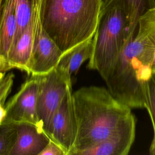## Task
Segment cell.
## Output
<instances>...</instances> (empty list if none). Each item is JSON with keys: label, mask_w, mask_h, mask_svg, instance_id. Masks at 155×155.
<instances>
[{"label": "cell", "mask_w": 155, "mask_h": 155, "mask_svg": "<svg viewBox=\"0 0 155 155\" xmlns=\"http://www.w3.org/2000/svg\"><path fill=\"white\" fill-rule=\"evenodd\" d=\"M13 4L17 22V30L12 47L28 25L33 16L31 0H13Z\"/></svg>", "instance_id": "cell-14"}, {"label": "cell", "mask_w": 155, "mask_h": 155, "mask_svg": "<svg viewBox=\"0 0 155 155\" xmlns=\"http://www.w3.org/2000/svg\"><path fill=\"white\" fill-rule=\"evenodd\" d=\"M144 106L148 111L153 128V138L150 147V154L155 155V73L147 81L144 90Z\"/></svg>", "instance_id": "cell-15"}, {"label": "cell", "mask_w": 155, "mask_h": 155, "mask_svg": "<svg viewBox=\"0 0 155 155\" xmlns=\"http://www.w3.org/2000/svg\"><path fill=\"white\" fill-rule=\"evenodd\" d=\"M16 135L17 124L2 123L0 125V155H9Z\"/></svg>", "instance_id": "cell-16"}, {"label": "cell", "mask_w": 155, "mask_h": 155, "mask_svg": "<svg viewBox=\"0 0 155 155\" xmlns=\"http://www.w3.org/2000/svg\"><path fill=\"white\" fill-rule=\"evenodd\" d=\"M155 54V6L140 18L133 39L120 52L107 78V88L131 108H145L144 90Z\"/></svg>", "instance_id": "cell-1"}, {"label": "cell", "mask_w": 155, "mask_h": 155, "mask_svg": "<svg viewBox=\"0 0 155 155\" xmlns=\"http://www.w3.org/2000/svg\"><path fill=\"white\" fill-rule=\"evenodd\" d=\"M155 73V54L154 56L153 64H152V73Z\"/></svg>", "instance_id": "cell-21"}, {"label": "cell", "mask_w": 155, "mask_h": 155, "mask_svg": "<svg viewBox=\"0 0 155 155\" xmlns=\"http://www.w3.org/2000/svg\"><path fill=\"white\" fill-rule=\"evenodd\" d=\"M135 134L136 122L94 146L79 151L76 155H127L134 140Z\"/></svg>", "instance_id": "cell-11"}, {"label": "cell", "mask_w": 155, "mask_h": 155, "mask_svg": "<svg viewBox=\"0 0 155 155\" xmlns=\"http://www.w3.org/2000/svg\"><path fill=\"white\" fill-rule=\"evenodd\" d=\"M2 1H1L0 0V18H1V5H2Z\"/></svg>", "instance_id": "cell-22"}, {"label": "cell", "mask_w": 155, "mask_h": 155, "mask_svg": "<svg viewBox=\"0 0 155 155\" xmlns=\"http://www.w3.org/2000/svg\"><path fill=\"white\" fill-rule=\"evenodd\" d=\"M76 134V119L71 87L53 115L48 136L64 150L65 155H69L73 148Z\"/></svg>", "instance_id": "cell-7"}, {"label": "cell", "mask_w": 155, "mask_h": 155, "mask_svg": "<svg viewBox=\"0 0 155 155\" xmlns=\"http://www.w3.org/2000/svg\"><path fill=\"white\" fill-rule=\"evenodd\" d=\"M14 77L13 73L0 75V101L3 104L11 91Z\"/></svg>", "instance_id": "cell-17"}, {"label": "cell", "mask_w": 155, "mask_h": 155, "mask_svg": "<svg viewBox=\"0 0 155 155\" xmlns=\"http://www.w3.org/2000/svg\"><path fill=\"white\" fill-rule=\"evenodd\" d=\"M93 50V37L71 48L62 54L56 68L71 79L87 60L91 58Z\"/></svg>", "instance_id": "cell-13"}, {"label": "cell", "mask_w": 155, "mask_h": 155, "mask_svg": "<svg viewBox=\"0 0 155 155\" xmlns=\"http://www.w3.org/2000/svg\"><path fill=\"white\" fill-rule=\"evenodd\" d=\"M50 139L45 132L34 125L17 124L16 140L9 155H39Z\"/></svg>", "instance_id": "cell-10"}, {"label": "cell", "mask_w": 155, "mask_h": 155, "mask_svg": "<svg viewBox=\"0 0 155 155\" xmlns=\"http://www.w3.org/2000/svg\"><path fill=\"white\" fill-rule=\"evenodd\" d=\"M143 14L127 0H102L87 67L105 80L120 52L134 38Z\"/></svg>", "instance_id": "cell-3"}, {"label": "cell", "mask_w": 155, "mask_h": 155, "mask_svg": "<svg viewBox=\"0 0 155 155\" xmlns=\"http://www.w3.org/2000/svg\"><path fill=\"white\" fill-rule=\"evenodd\" d=\"M39 155H65V153L55 142L50 139L47 145Z\"/></svg>", "instance_id": "cell-18"}, {"label": "cell", "mask_w": 155, "mask_h": 155, "mask_svg": "<svg viewBox=\"0 0 155 155\" xmlns=\"http://www.w3.org/2000/svg\"><path fill=\"white\" fill-rule=\"evenodd\" d=\"M33 7V16L28 25L10 51L7 62V70L18 68L30 74V62L35 42V28L37 18L40 14L39 8Z\"/></svg>", "instance_id": "cell-9"}, {"label": "cell", "mask_w": 155, "mask_h": 155, "mask_svg": "<svg viewBox=\"0 0 155 155\" xmlns=\"http://www.w3.org/2000/svg\"><path fill=\"white\" fill-rule=\"evenodd\" d=\"M43 1L44 0H31V2L32 5L37 7L41 12V7H42V3H43Z\"/></svg>", "instance_id": "cell-20"}, {"label": "cell", "mask_w": 155, "mask_h": 155, "mask_svg": "<svg viewBox=\"0 0 155 155\" xmlns=\"http://www.w3.org/2000/svg\"><path fill=\"white\" fill-rule=\"evenodd\" d=\"M16 30L13 0H3L0 18V72L7 70V59Z\"/></svg>", "instance_id": "cell-12"}, {"label": "cell", "mask_w": 155, "mask_h": 155, "mask_svg": "<svg viewBox=\"0 0 155 155\" xmlns=\"http://www.w3.org/2000/svg\"><path fill=\"white\" fill-rule=\"evenodd\" d=\"M71 87V79L64 76L56 68L47 74L39 75L37 116L41 127L47 135L53 115L68 88Z\"/></svg>", "instance_id": "cell-5"}, {"label": "cell", "mask_w": 155, "mask_h": 155, "mask_svg": "<svg viewBox=\"0 0 155 155\" xmlns=\"http://www.w3.org/2000/svg\"><path fill=\"white\" fill-rule=\"evenodd\" d=\"M3 105L4 104L0 101V125L2 123L6 115L5 108L4 107Z\"/></svg>", "instance_id": "cell-19"}, {"label": "cell", "mask_w": 155, "mask_h": 155, "mask_svg": "<svg viewBox=\"0 0 155 155\" xmlns=\"http://www.w3.org/2000/svg\"><path fill=\"white\" fill-rule=\"evenodd\" d=\"M63 52L42 27L40 14L36 23L35 36L30 62V74L42 75L56 67Z\"/></svg>", "instance_id": "cell-8"}, {"label": "cell", "mask_w": 155, "mask_h": 155, "mask_svg": "<svg viewBox=\"0 0 155 155\" xmlns=\"http://www.w3.org/2000/svg\"><path fill=\"white\" fill-rule=\"evenodd\" d=\"M72 97L77 134L69 155L92 147L136 122L131 108L116 99L108 88L83 87L72 93Z\"/></svg>", "instance_id": "cell-2"}, {"label": "cell", "mask_w": 155, "mask_h": 155, "mask_svg": "<svg viewBox=\"0 0 155 155\" xmlns=\"http://www.w3.org/2000/svg\"><path fill=\"white\" fill-rule=\"evenodd\" d=\"M38 87L39 75H31L24 82L18 92L8 101L5 107L6 115L2 123L29 124L43 131L36 110Z\"/></svg>", "instance_id": "cell-6"}, {"label": "cell", "mask_w": 155, "mask_h": 155, "mask_svg": "<svg viewBox=\"0 0 155 155\" xmlns=\"http://www.w3.org/2000/svg\"><path fill=\"white\" fill-rule=\"evenodd\" d=\"M102 0H44L43 28L64 53L94 36Z\"/></svg>", "instance_id": "cell-4"}]
</instances>
